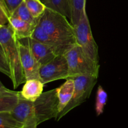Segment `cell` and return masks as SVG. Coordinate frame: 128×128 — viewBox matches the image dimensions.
Segmentation results:
<instances>
[{"label": "cell", "instance_id": "cell-1", "mask_svg": "<svg viewBox=\"0 0 128 128\" xmlns=\"http://www.w3.org/2000/svg\"><path fill=\"white\" fill-rule=\"evenodd\" d=\"M0 44L11 70L13 87L16 89L26 80L21 62L20 41L9 24L0 27Z\"/></svg>", "mask_w": 128, "mask_h": 128}, {"label": "cell", "instance_id": "cell-2", "mask_svg": "<svg viewBox=\"0 0 128 128\" xmlns=\"http://www.w3.org/2000/svg\"><path fill=\"white\" fill-rule=\"evenodd\" d=\"M38 24L50 35L76 44L73 26L62 14L46 8Z\"/></svg>", "mask_w": 128, "mask_h": 128}, {"label": "cell", "instance_id": "cell-3", "mask_svg": "<svg viewBox=\"0 0 128 128\" xmlns=\"http://www.w3.org/2000/svg\"><path fill=\"white\" fill-rule=\"evenodd\" d=\"M69 69V78L89 75L98 78L100 65L92 61L76 44L64 54Z\"/></svg>", "mask_w": 128, "mask_h": 128}, {"label": "cell", "instance_id": "cell-4", "mask_svg": "<svg viewBox=\"0 0 128 128\" xmlns=\"http://www.w3.org/2000/svg\"><path fill=\"white\" fill-rule=\"evenodd\" d=\"M76 44L82 48L86 56L100 64L98 46L94 39L88 17L85 11L78 23L73 26Z\"/></svg>", "mask_w": 128, "mask_h": 128}, {"label": "cell", "instance_id": "cell-5", "mask_svg": "<svg viewBox=\"0 0 128 128\" xmlns=\"http://www.w3.org/2000/svg\"><path fill=\"white\" fill-rule=\"evenodd\" d=\"M71 78L73 79L74 81L73 95L68 104L55 119L57 121L61 120L71 110L86 101V100L90 98L98 81V77L89 75L77 76Z\"/></svg>", "mask_w": 128, "mask_h": 128}, {"label": "cell", "instance_id": "cell-6", "mask_svg": "<svg viewBox=\"0 0 128 128\" xmlns=\"http://www.w3.org/2000/svg\"><path fill=\"white\" fill-rule=\"evenodd\" d=\"M33 106L38 125L52 118L56 119L59 113L58 88L42 92L33 102Z\"/></svg>", "mask_w": 128, "mask_h": 128}, {"label": "cell", "instance_id": "cell-7", "mask_svg": "<svg viewBox=\"0 0 128 128\" xmlns=\"http://www.w3.org/2000/svg\"><path fill=\"white\" fill-rule=\"evenodd\" d=\"M40 80L44 84L69 78V69L64 54L58 55L48 63L42 65L40 70Z\"/></svg>", "mask_w": 128, "mask_h": 128}, {"label": "cell", "instance_id": "cell-8", "mask_svg": "<svg viewBox=\"0 0 128 128\" xmlns=\"http://www.w3.org/2000/svg\"><path fill=\"white\" fill-rule=\"evenodd\" d=\"M31 38L50 46L57 56L65 54L76 45L50 35L45 32L38 24L35 26Z\"/></svg>", "mask_w": 128, "mask_h": 128}, {"label": "cell", "instance_id": "cell-9", "mask_svg": "<svg viewBox=\"0 0 128 128\" xmlns=\"http://www.w3.org/2000/svg\"><path fill=\"white\" fill-rule=\"evenodd\" d=\"M19 48L21 65L26 80H40V70L41 65L31 53L28 45L27 43L24 44L20 41Z\"/></svg>", "mask_w": 128, "mask_h": 128}, {"label": "cell", "instance_id": "cell-10", "mask_svg": "<svg viewBox=\"0 0 128 128\" xmlns=\"http://www.w3.org/2000/svg\"><path fill=\"white\" fill-rule=\"evenodd\" d=\"M10 112L18 121L23 125L37 124L33 102L24 100L21 97V94L18 102Z\"/></svg>", "mask_w": 128, "mask_h": 128}, {"label": "cell", "instance_id": "cell-11", "mask_svg": "<svg viewBox=\"0 0 128 128\" xmlns=\"http://www.w3.org/2000/svg\"><path fill=\"white\" fill-rule=\"evenodd\" d=\"M26 40L31 53L41 66L49 62L57 56L48 45L32 38Z\"/></svg>", "mask_w": 128, "mask_h": 128}, {"label": "cell", "instance_id": "cell-12", "mask_svg": "<svg viewBox=\"0 0 128 128\" xmlns=\"http://www.w3.org/2000/svg\"><path fill=\"white\" fill-rule=\"evenodd\" d=\"M44 84L40 80H30L24 82L20 91L21 97L28 101L34 102L42 93Z\"/></svg>", "mask_w": 128, "mask_h": 128}, {"label": "cell", "instance_id": "cell-13", "mask_svg": "<svg viewBox=\"0 0 128 128\" xmlns=\"http://www.w3.org/2000/svg\"><path fill=\"white\" fill-rule=\"evenodd\" d=\"M74 91V81L72 78L66 80V81L60 88H58V114L71 101Z\"/></svg>", "mask_w": 128, "mask_h": 128}, {"label": "cell", "instance_id": "cell-14", "mask_svg": "<svg viewBox=\"0 0 128 128\" xmlns=\"http://www.w3.org/2000/svg\"><path fill=\"white\" fill-rule=\"evenodd\" d=\"M8 24L12 28L16 38L19 40L31 38L36 26L12 16H10Z\"/></svg>", "mask_w": 128, "mask_h": 128}, {"label": "cell", "instance_id": "cell-15", "mask_svg": "<svg viewBox=\"0 0 128 128\" xmlns=\"http://www.w3.org/2000/svg\"><path fill=\"white\" fill-rule=\"evenodd\" d=\"M20 92L8 90L0 92V112H11L18 102Z\"/></svg>", "mask_w": 128, "mask_h": 128}, {"label": "cell", "instance_id": "cell-16", "mask_svg": "<svg viewBox=\"0 0 128 128\" xmlns=\"http://www.w3.org/2000/svg\"><path fill=\"white\" fill-rule=\"evenodd\" d=\"M70 9V21L75 26L81 20L82 14L86 11V0H68Z\"/></svg>", "mask_w": 128, "mask_h": 128}, {"label": "cell", "instance_id": "cell-17", "mask_svg": "<svg viewBox=\"0 0 128 128\" xmlns=\"http://www.w3.org/2000/svg\"><path fill=\"white\" fill-rule=\"evenodd\" d=\"M11 16L26 21L34 26L37 25L39 20L38 19H36L33 17V16L31 14L30 11L27 8L24 1L15 10V11L11 15Z\"/></svg>", "mask_w": 128, "mask_h": 128}, {"label": "cell", "instance_id": "cell-18", "mask_svg": "<svg viewBox=\"0 0 128 128\" xmlns=\"http://www.w3.org/2000/svg\"><path fill=\"white\" fill-rule=\"evenodd\" d=\"M44 4L46 8L57 11L70 19V9L68 0H46Z\"/></svg>", "mask_w": 128, "mask_h": 128}, {"label": "cell", "instance_id": "cell-19", "mask_svg": "<svg viewBox=\"0 0 128 128\" xmlns=\"http://www.w3.org/2000/svg\"><path fill=\"white\" fill-rule=\"evenodd\" d=\"M24 2L33 17L38 20L46 9L44 4L40 0H24Z\"/></svg>", "mask_w": 128, "mask_h": 128}, {"label": "cell", "instance_id": "cell-20", "mask_svg": "<svg viewBox=\"0 0 128 128\" xmlns=\"http://www.w3.org/2000/svg\"><path fill=\"white\" fill-rule=\"evenodd\" d=\"M23 124L18 121L10 112H0V128H22Z\"/></svg>", "mask_w": 128, "mask_h": 128}, {"label": "cell", "instance_id": "cell-21", "mask_svg": "<svg viewBox=\"0 0 128 128\" xmlns=\"http://www.w3.org/2000/svg\"><path fill=\"white\" fill-rule=\"evenodd\" d=\"M108 100V94L103 88L101 86H99L96 92V104H95V110L96 115L100 116L104 111L105 106Z\"/></svg>", "mask_w": 128, "mask_h": 128}, {"label": "cell", "instance_id": "cell-22", "mask_svg": "<svg viewBox=\"0 0 128 128\" xmlns=\"http://www.w3.org/2000/svg\"><path fill=\"white\" fill-rule=\"evenodd\" d=\"M0 72L4 74L11 80L12 74H11V70L1 44H0Z\"/></svg>", "mask_w": 128, "mask_h": 128}, {"label": "cell", "instance_id": "cell-23", "mask_svg": "<svg viewBox=\"0 0 128 128\" xmlns=\"http://www.w3.org/2000/svg\"><path fill=\"white\" fill-rule=\"evenodd\" d=\"M10 15L6 5L3 0H0V26H4L9 22Z\"/></svg>", "mask_w": 128, "mask_h": 128}, {"label": "cell", "instance_id": "cell-24", "mask_svg": "<svg viewBox=\"0 0 128 128\" xmlns=\"http://www.w3.org/2000/svg\"><path fill=\"white\" fill-rule=\"evenodd\" d=\"M6 5L10 15L15 11L16 8L22 3L24 0H3Z\"/></svg>", "mask_w": 128, "mask_h": 128}, {"label": "cell", "instance_id": "cell-25", "mask_svg": "<svg viewBox=\"0 0 128 128\" xmlns=\"http://www.w3.org/2000/svg\"><path fill=\"white\" fill-rule=\"evenodd\" d=\"M38 124H26L23 125L22 128H37Z\"/></svg>", "mask_w": 128, "mask_h": 128}, {"label": "cell", "instance_id": "cell-26", "mask_svg": "<svg viewBox=\"0 0 128 128\" xmlns=\"http://www.w3.org/2000/svg\"><path fill=\"white\" fill-rule=\"evenodd\" d=\"M9 89L6 88L2 84V82L0 81V92H4V91H8Z\"/></svg>", "mask_w": 128, "mask_h": 128}, {"label": "cell", "instance_id": "cell-27", "mask_svg": "<svg viewBox=\"0 0 128 128\" xmlns=\"http://www.w3.org/2000/svg\"><path fill=\"white\" fill-rule=\"evenodd\" d=\"M40 1H42V2H43V3H44V2H45V1H46V0H40Z\"/></svg>", "mask_w": 128, "mask_h": 128}, {"label": "cell", "instance_id": "cell-28", "mask_svg": "<svg viewBox=\"0 0 128 128\" xmlns=\"http://www.w3.org/2000/svg\"><path fill=\"white\" fill-rule=\"evenodd\" d=\"M0 27H1V26H0Z\"/></svg>", "mask_w": 128, "mask_h": 128}]
</instances>
